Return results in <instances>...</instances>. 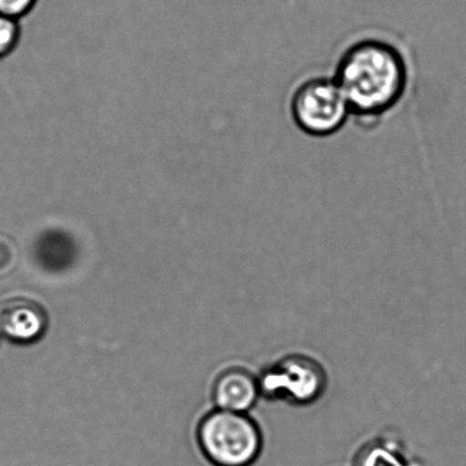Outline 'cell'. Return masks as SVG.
<instances>
[{"instance_id":"obj_1","label":"cell","mask_w":466,"mask_h":466,"mask_svg":"<svg viewBox=\"0 0 466 466\" xmlns=\"http://www.w3.org/2000/svg\"><path fill=\"white\" fill-rule=\"evenodd\" d=\"M409 76L408 62L397 46L365 37L342 51L332 78L348 102L351 118L372 127L402 102Z\"/></svg>"},{"instance_id":"obj_2","label":"cell","mask_w":466,"mask_h":466,"mask_svg":"<svg viewBox=\"0 0 466 466\" xmlns=\"http://www.w3.org/2000/svg\"><path fill=\"white\" fill-rule=\"evenodd\" d=\"M201 451L215 466H250L263 450V433L248 413L209 411L198 428Z\"/></svg>"},{"instance_id":"obj_3","label":"cell","mask_w":466,"mask_h":466,"mask_svg":"<svg viewBox=\"0 0 466 466\" xmlns=\"http://www.w3.org/2000/svg\"><path fill=\"white\" fill-rule=\"evenodd\" d=\"M290 116L297 129L313 138L337 135L351 118L339 86L326 76L308 78L294 89Z\"/></svg>"},{"instance_id":"obj_4","label":"cell","mask_w":466,"mask_h":466,"mask_svg":"<svg viewBox=\"0 0 466 466\" xmlns=\"http://www.w3.org/2000/svg\"><path fill=\"white\" fill-rule=\"evenodd\" d=\"M258 378L261 395L294 405H310L320 400L329 384L323 365L305 354L282 357L261 370Z\"/></svg>"},{"instance_id":"obj_5","label":"cell","mask_w":466,"mask_h":466,"mask_svg":"<svg viewBox=\"0 0 466 466\" xmlns=\"http://www.w3.org/2000/svg\"><path fill=\"white\" fill-rule=\"evenodd\" d=\"M47 324V313L32 299L21 297L0 305V331L15 342L31 343L40 339Z\"/></svg>"},{"instance_id":"obj_6","label":"cell","mask_w":466,"mask_h":466,"mask_svg":"<svg viewBox=\"0 0 466 466\" xmlns=\"http://www.w3.org/2000/svg\"><path fill=\"white\" fill-rule=\"evenodd\" d=\"M260 395L258 376L242 367H230L222 370L212 387L215 405L222 410L248 413Z\"/></svg>"},{"instance_id":"obj_7","label":"cell","mask_w":466,"mask_h":466,"mask_svg":"<svg viewBox=\"0 0 466 466\" xmlns=\"http://www.w3.org/2000/svg\"><path fill=\"white\" fill-rule=\"evenodd\" d=\"M356 466H406L402 454L387 441H370L356 458Z\"/></svg>"},{"instance_id":"obj_8","label":"cell","mask_w":466,"mask_h":466,"mask_svg":"<svg viewBox=\"0 0 466 466\" xmlns=\"http://www.w3.org/2000/svg\"><path fill=\"white\" fill-rule=\"evenodd\" d=\"M20 37L17 21L0 15V58L15 50Z\"/></svg>"},{"instance_id":"obj_9","label":"cell","mask_w":466,"mask_h":466,"mask_svg":"<svg viewBox=\"0 0 466 466\" xmlns=\"http://www.w3.org/2000/svg\"><path fill=\"white\" fill-rule=\"evenodd\" d=\"M35 4L36 0H0V15L17 20L31 12Z\"/></svg>"}]
</instances>
